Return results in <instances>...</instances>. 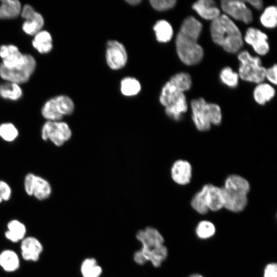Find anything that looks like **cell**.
I'll return each mask as SVG.
<instances>
[{
  "instance_id": "6da1fadb",
  "label": "cell",
  "mask_w": 277,
  "mask_h": 277,
  "mask_svg": "<svg viewBox=\"0 0 277 277\" xmlns=\"http://www.w3.org/2000/svg\"><path fill=\"white\" fill-rule=\"evenodd\" d=\"M202 28V24L193 16L186 17L180 26L175 48L179 58L186 65H196L204 57V50L197 43Z\"/></svg>"
},
{
  "instance_id": "7a4b0ae2",
  "label": "cell",
  "mask_w": 277,
  "mask_h": 277,
  "mask_svg": "<svg viewBox=\"0 0 277 277\" xmlns=\"http://www.w3.org/2000/svg\"><path fill=\"white\" fill-rule=\"evenodd\" d=\"M135 236L141 247L133 254L134 262L141 266L150 262L153 267H160L168 256V249L161 232L154 227L147 226L138 230Z\"/></svg>"
},
{
  "instance_id": "3957f363",
  "label": "cell",
  "mask_w": 277,
  "mask_h": 277,
  "mask_svg": "<svg viewBox=\"0 0 277 277\" xmlns=\"http://www.w3.org/2000/svg\"><path fill=\"white\" fill-rule=\"evenodd\" d=\"M210 32L212 41L228 53H237L243 46L241 31L231 18L225 14H221L211 21Z\"/></svg>"
},
{
  "instance_id": "277c9868",
  "label": "cell",
  "mask_w": 277,
  "mask_h": 277,
  "mask_svg": "<svg viewBox=\"0 0 277 277\" xmlns=\"http://www.w3.org/2000/svg\"><path fill=\"white\" fill-rule=\"evenodd\" d=\"M238 59L240 62L238 73L241 79L256 84L263 82L266 68L263 66L259 57L252 56L247 50H242L239 52Z\"/></svg>"
},
{
  "instance_id": "5b68a950",
  "label": "cell",
  "mask_w": 277,
  "mask_h": 277,
  "mask_svg": "<svg viewBox=\"0 0 277 277\" xmlns=\"http://www.w3.org/2000/svg\"><path fill=\"white\" fill-rule=\"evenodd\" d=\"M191 85L192 79L189 73L180 72L174 74L162 89L159 97L160 103L165 107L167 106L189 90Z\"/></svg>"
},
{
  "instance_id": "8992f818",
  "label": "cell",
  "mask_w": 277,
  "mask_h": 277,
  "mask_svg": "<svg viewBox=\"0 0 277 277\" xmlns=\"http://www.w3.org/2000/svg\"><path fill=\"white\" fill-rule=\"evenodd\" d=\"M36 63L34 57L25 54L24 63L13 68H7L0 65V76L7 82L17 84L26 83L34 72Z\"/></svg>"
},
{
  "instance_id": "52a82bcc",
  "label": "cell",
  "mask_w": 277,
  "mask_h": 277,
  "mask_svg": "<svg viewBox=\"0 0 277 277\" xmlns=\"http://www.w3.org/2000/svg\"><path fill=\"white\" fill-rule=\"evenodd\" d=\"M72 131L68 124L62 121H46L41 130V137L44 141H50L55 146L61 147L69 141Z\"/></svg>"
},
{
  "instance_id": "ba28073f",
  "label": "cell",
  "mask_w": 277,
  "mask_h": 277,
  "mask_svg": "<svg viewBox=\"0 0 277 277\" xmlns=\"http://www.w3.org/2000/svg\"><path fill=\"white\" fill-rule=\"evenodd\" d=\"M24 187L28 195L33 196L39 201L47 199L52 193V187L48 181L32 173L25 176Z\"/></svg>"
},
{
  "instance_id": "9c48e42d",
  "label": "cell",
  "mask_w": 277,
  "mask_h": 277,
  "mask_svg": "<svg viewBox=\"0 0 277 277\" xmlns=\"http://www.w3.org/2000/svg\"><path fill=\"white\" fill-rule=\"evenodd\" d=\"M221 8L224 14L230 18L249 24L253 21L251 10L247 7L245 1L222 0Z\"/></svg>"
},
{
  "instance_id": "30bf717a",
  "label": "cell",
  "mask_w": 277,
  "mask_h": 277,
  "mask_svg": "<svg viewBox=\"0 0 277 277\" xmlns=\"http://www.w3.org/2000/svg\"><path fill=\"white\" fill-rule=\"evenodd\" d=\"M106 45V59L108 66L113 70L124 67L127 61V53L124 45L114 40L108 41Z\"/></svg>"
},
{
  "instance_id": "8fae6325",
  "label": "cell",
  "mask_w": 277,
  "mask_h": 277,
  "mask_svg": "<svg viewBox=\"0 0 277 277\" xmlns=\"http://www.w3.org/2000/svg\"><path fill=\"white\" fill-rule=\"evenodd\" d=\"M207 102L203 97L193 99L190 103L192 118L196 128L201 131L211 127L207 109Z\"/></svg>"
},
{
  "instance_id": "7c38bea8",
  "label": "cell",
  "mask_w": 277,
  "mask_h": 277,
  "mask_svg": "<svg viewBox=\"0 0 277 277\" xmlns=\"http://www.w3.org/2000/svg\"><path fill=\"white\" fill-rule=\"evenodd\" d=\"M21 14L25 19L22 26L25 33L29 35H34L42 30L44 25V18L31 6L25 5L22 9Z\"/></svg>"
},
{
  "instance_id": "4fadbf2b",
  "label": "cell",
  "mask_w": 277,
  "mask_h": 277,
  "mask_svg": "<svg viewBox=\"0 0 277 277\" xmlns=\"http://www.w3.org/2000/svg\"><path fill=\"white\" fill-rule=\"evenodd\" d=\"M267 35L258 28L250 27L245 32L243 39L251 46L253 50L260 55L267 54L270 49Z\"/></svg>"
},
{
  "instance_id": "5bb4252c",
  "label": "cell",
  "mask_w": 277,
  "mask_h": 277,
  "mask_svg": "<svg viewBox=\"0 0 277 277\" xmlns=\"http://www.w3.org/2000/svg\"><path fill=\"white\" fill-rule=\"evenodd\" d=\"M209 210L217 211L224 207V195L222 188L212 184L205 185L202 188Z\"/></svg>"
},
{
  "instance_id": "9a60e30c",
  "label": "cell",
  "mask_w": 277,
  "mask_h": 277,
  "mask_svg": "<svg viewBox=\"0 0 277 277\" xmlns=\"http://www.w3.org/2000/svg\"><path fill=\"white\" fill-rule=\"evenodd\" d=\"M0 57L2 64L11 68L22 64L25 60V54L22 53L18 48L14 45H3L0 47Z\"/></svg>"
},
{
  "instance_id": "2e32d148",
  "label": "cell",
  "mask_w": 277,
  "mask_h": 277,
  "mask_svg": "<svg viewBox=\"0 0 277 277\" xmlns=\"http://www.w3.org/2000/svg\"><path fill=\"white\" fill-rule=\"evenodd\" d=\"M171 175L173 181L176 184L181 185L188 184L192 177L191 164L185 160L176 161L171 167Z\"/></svg>"
},
{
  "instance_id": "e0dca14e",
  "label": "cell",
  "mask_w": 277,
  "mask_h": 277,
  "mask_svg": "<svg viewBox=\"0 0 277 277\" xmlns=\"http://www.w3.org/2000/svg\"><path fill=\"white\" fill-rule=\"evenodd\" d=\"M192 9L205 20L215 19L221 14V11L213 0H199L192 5Z\"/></svg>"
},
{
  "instance_id": "ac0fdd59",
  "label": "cell",
  "mask_w": 277,
  "mask_h": 277,
  "mask_svg": "<svg viewBox=\"0 0 277 277\" xmlns=\"http://www.w3.org/2000/svg\"><path fill=\"white\" fill-rule=\"evenodd\" d=\"M223 190L224 195V207L233 212H239L244 209L248 201L247 194L238 191Z\"/></svg>"
},
{
  "instance_id": "d6986e66",
  "label": "cell",
  "mask_w": 277,
  "mask_h": 277,
  "mask_svg": "<svg viewBox=\"0 0 277 277\" xmlns=\"http://www.w3.org/2000/svg\"><path fill=\"white\" fill-rule=\"evenodd\" d=\"M22 255L27 261H37L43 251V246L35 238L29 236L24 239L21 245Z\"/></svg>"
},
{
  "instance_id": "ffe728a7",
  "label": "cell",
  "mask_w": 277,
  "mask_h": 277,
  "mask_svg": "<svg viewBox=\"0 0 277 277\" xmlns=\"http://www.w3.org/2000/svg\"><path fill=\"white\" fill-rule=\"evenodd\" d=\"M257 84L253 90V98L257 104L264 105L274 97L275 90L267 83L262 82Z\"/></svg>"
},
{
  "instance_id": "44dd1931",
  "label": "cell",
  "mask_w": 277,
  "mask_h": 277,
  "mask_svg": "<svg viewBox=\"0 0 277 277\" xmlns=\"http://www.w3.org/2000/svg\"><path fill=\"white\" fill-rule=\"evenodd\" d=\"M186 97L182 93L173 102L165 107L166 114L172 119L179 121L188 110Z\"/></svg>"
},
{
  "instance_id": "7402d4cb",
  "label": "cell",
  "mask_w": 277,
  "mask_h": 277,
  "mask_svg": "<svg viewBox=\"0 0 277 277\" xmlns=\"http://www.w3.org/2000/svg\"><path fill=\"white\" fill-rule=\"evenodd\" d=\"M223 190L228 191H238L248 194L250 190L249 182L242 176L232 174L226 179Z\"/></svg>"
},
{
  "instance_id": "603a6c76",
  "label": "cell",
  "mask_w": 277,
  "mask_h": 277,
  "mask_svg": "<svg viewBox=\"0 0 277 277\" xmlns=\"http://www.w3.org/2000/svg\"><path fill=\"white\" fill-rule=\"evenodd\" d=\"M32 45L40 53H48L53 47L51 35L46 30H41L34 35Z\"/></svg>"
},
{
  "instance_id": "cb8c5ba5",
  "label": "cell",
  "mask_w": 277,
  "mask_h": 277,
  "mask_svg": "<svg viewBox=\"0 0 277 277\" xmlns=\"http://www.w3.org/2000/svg\"><path fill=\"white\" fill-rule=\"evenodd\" d=\"M22 5L17 0H4L0 5V19H9L17 17L21 13Z\"/></svg>"
},
{
  "instance_id": "d4e9b609",
  "label": "cell",
  "mask_w": 277,
  "mask_h": 277,
  "mask_svg": "<svg viewBox=\"0 0 277 277\" xmlns=\"http://www.w3.org/2000/svg\"><path fill=\"white\" fill-rule=\"evenodd\" d=\"M156 40L160 43H166L169 42L173 37V30L171 25L166 20L157 21L154 25Z\"/></svg>"
},
{
  "instance_id": "484cf974",
  "label": "cell",
  "mask_w": 277,
  "mask_h": 277,
  "mask_svg": "<svg viewBox=\"0 0 277 277\" xmlns=\"http://www.w3.org/2000/svg\"><path fill=\"white\" fill-rule=\"evenodd\" d=\"M80 271L83 277H101L103 269L95 259L87 258L82 261Z\"/></svg>"
},
{
  "instance_id": "4316f807",
  "label": "cell",
  "mask_w": 277,
  "mask_h": 277,
  "mask_svg": "<svg viewBox=\"0 0 277 277\" xmlns=\"http://www.w3.org/2000/svg\"><path fill=\"white\" fill-rule=\"evenodd\" d=\"M0 265L8 272L14 271L19 266V260L17 254L11 250H5L0 254Z\"/></svg>"
},
{
  "instance_id": "83f0119b",
  "label": "cell",
  "mask_w": 277,
  "mask_h": 277,
  "mask_svg": "<svg viewBox=\"0 0 277 277\" xmlns=\"http://www.w3.org/2000/svg\"><path fill=\"white\" fill-rule=\"evenodd\" d=\"M8 231L5 232L6 237L13 242H17L24 239L26 229L25 225L16 220L10 221L8 225Z\"/></svg>"
},
{
  "instance_id": "f1b7e54d",
  "label": "cell",
  "mask_w": 277,
  "mask_h": 277,
  "mask_svg": "<svg viewBox=\"0 0 277 277\" xmlns=\"http://www.w3.org/2000/svg\"><path fill=\"white\" fill-rule=\"evenodd\" d=\"M22 95V89L17 84L7 82L0 84V96L5 99L16 101Z\"/></svg>"
},
{
  "instance_id": "f546056e",
  "label": "cell",
  "mask_w": 277,
  "mask_h": 277,
  "mask_svg": "<svg viewBox=\"0 0 277 277\" xmlns=\"http://www.w3.org/2000/svg\"><path fill=\"white\" fill-rule=\"evenodd\" d=\"M262 25L268 29H273L277 24V7L270 5L266 7L260 17Z\"/></svg>"
},
{
  "instance_id": "4dcf8cb0",
  "label": "cell",
  "mask_w": 277,
  "mask_h": 277,
  "mask_svg": "<svg viewBox=\"0 0 277 277\" xmlns=\"http://www.w3.org/2000/svg\"><path fill=\"white\" fill-rule=\"evenodd\" d=\"M41 112L42 116L47 121H60L63 117L56 107L53 97L50 98L44 104Z\"/></svg>"
},
{
  "instance_id": "1f68e13d",
  "label": "cell",
  "mask_w": 277,
  "mask_h": 277,
  "mask_svg": "<svg viewBox=\"0 0 277 277\" xmlns=\"http://www.w3.org/2000/svg\"><path fill=\"white\" fill-rule=\"evenodd\" d=\"M141 89L140 82L135 78L126 77L121 82L122 93L127 96H132L139 93Z\"/></svg>"
},
{
  "instance_id": "d6a6232c",
  "label": "cell",
  "mask_w": 277,
  "mask_h": 277,
  "mask_svg": "<svg viewBox=\"0 0 277 277\" xmlns=\"http://www.w3.org/2000/svg\"><path fill=\"white\" fill-rule=\"evenodd\" d=\"M219 76L222 83L229 88H234L238 85L239 74L229 66L225 67L221 70Z\"/></svg>"
},
{
  "instance_id": "836d02e7",
  "label": "cell",
  "mask_w": 277,
  "mask_h": 277,
  "mask_svg": "<svg viewBox=\"0 0 277 277\" xmlns=\"http://www.w3.org/2000/svg\"><path fill=\"white\" fill-rule=\"evenodd\" d=\"M53 98L58 111L63 116L72 113L74 105L70 97L67 95H60L54 97Z\"/></svg>"
},
{
  "instance_id": "e575fe53",
  "label": "cell",
  "mask_w": 277,
  "mask_h": 277,
  "mask_svg": "<svg viewBox=\"0 0 277 277\" xmlns=\"http://www.w3.org/2000/svg\"><path fill=\"white\" fill-rule=\"evenodd\" d=\"M19 134L16 127L12 123H3L0 125V137L5 141H14Z\"/></svg>"
},
{
  "instance_id": "d590c367",
  "label": "cell",
  "mask_w": 277,
  "mask_h": 277,
  "mask_svg": "<svg viewBox=\"0 0 277 277\" xmlns=\"http://www.w3.org/2000/svg\"><path fill=\"white\" fill-rule=\"evenodd\" d=\"M195 232L200 239H207L212 237L215 233L214 225L208 221L200 222L195 229Z\"/></svg>"
},
{
  "instance_id": "8d00e7d4",
  "label": "cell",
  "mask_w": 277,
  "mask_h": 277,
  "mask_svg": "<svg viewBox=\"0 0 277 277\" xmlns=\"http://www.w3.org/2000/svg\"><path fill=\"white\" fill-rule=\"evenodd\" d=\"M191 205L193 209L199 213L204 214L209 211L206 203L204 192L202 189L197 192L191 201Z\"/></svg>"
},
{
  "instance_id": "74e56055",
  "label": "cell",
  "mask_w": 277,
  "mask_h": 277,
  "mask_svg": "<svg viewBox=\"0 0 277 277\" xmlns=\"http://www.w3.org/2000/svg\"><path fill=\"white\" fill-rule=\"evenodd\" d=\"M207 108L211 125H218L222 120V111L219 105L215 103H208Z\"/></svg>"
},
{
  "instance_id": "f35d334b",
  "label": "cell",
  "mask_w": 277,
  "mask_h": 277,
  "mask_svg": "<svg viewBox=\"0 0 277 277\" xmlns=\"http://www.w3.org/2000/svg\"><path fill=\"white\" fill-rule=\"evenodd\" d=\"M151 6L156 10L163 11L169 10L176 5V0H151Z\"/></svg>"
},
{
  "instance_id": "ab89813d",
  "label": "cell",
  "mask_w": 277,
  "mask_h": 277,
  "mask_svg": "<svg viewBox=\"0 0 277 277\" xmlns=\"http://www.w3.org/2000/svg\"><path fill=\"white\" fill-rule=\"evenodd\" d=\"M12 195V189L5 181L0 180V203L10 200Z\"/></svg>"
},
{
  "instance_id": "60d3db41",
  "label": "cell",
  "mask_w": 277,
  "mask_h": 277,
  "mask_svg": "<svg viewBox=\"0 0 277 277\" xmlns=\"http://www.w3.org/2000/svg\"><path fill=\"white\" fill-rule=\"evenodd\" d=\"M276 70L277 65L274 64L271 67L267 69L265 73V78L270 82L271 84L276 85Z\"/></svg>"
},
{
  "instance_id": "b9f144b4",
  "label": "cell",
  "mask_w": 277,
  "mask_h": 277,
  "mask_svg": "<svg viewBox=\"0 0 277 277\" xmlns=\"http://www.w3.org/2000/svg\"><path fill=\"white\" fill-rule=\"evenodd\" d=\"M264 277H277V265L275 263L267 264L264 271Z\"/></svg>"
},
{
  "instance_id": "7bdbcfd3",
  "label": "cell",
  "mask_w": 277,
  "mask_h": 277,
  "mask_svg": "<svg viewBox=\"0 0 277 277\" xmlns=\"http://www.w3.org/2000/svg\"><path fill=\"white\" fill-rule=\"evenodd\" d=\"M246 3H249L255 9L261 10L263 7V2L262 0H249L245 1Z\"/></svg>"
},
{
  "instance_id": "ee69618b",
  "label": "cell",
  "mask_w": 277,
  "mask_h": 277,
  "mask_svg": "<svg viewBox=\"0 0 277 277\" xmlns=\"http://www.w3.org/2000/svg\"><path fill=\"white\" fill-rule=\"evenodd\" d=\"M126 2L131 5H136L138 4H140L141 2V1L140 0H128L126 1Z\"/></svg>"
},
{
  "instance_id": "f6af8a7d",
  "label": "cell",
  "mask_w": 277,
  "mask_h": 277,
  "mask_svg": "<svg viewBox=\"0 0 277 277\" xmlns=\"http://www.w3.org/2000/svg\"><path fill=\"white\" fill-rule=\"evenodd\" d=\"M188 277H203V276L201 275V274L195 273V274L190 275Z\"/></svg>"
}]
</instances>
